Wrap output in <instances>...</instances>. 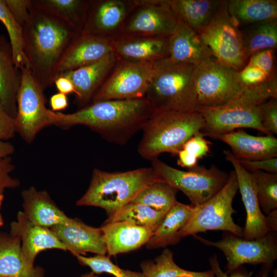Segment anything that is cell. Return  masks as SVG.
Here are the masks:
<instances>
[{
  "label": "cell",
  "instance_id": "cell-48",
  "mask_svg": "<svg viewBox=\"0 0 277 277\" xmlns=\"http://www.w3.org/2000/svg\"><path fill=\"white\" fill-rule=\"evenodd\" d=\"M54 84L60 93L66 95L75 92L74 87L71 81L63 75H58L55 80Z\"/></svg>",
  "mask_w": 277,
  "mask_h": 277
},
{
  "label": "cell",
  "instance_id": "cell-32",
  "mask_svg": "<svg viewBox=\"0 0 277 277\" xmlns=\"http://www.w3.org/2000/svg\"><path fill=\"white\" fill-rule=\"evenodd\" d=\"M247 57L277 46V19L263 22L240 28Z\"/></svg>",
  "mask_w": 277,
  "mask_h": 277
},
{
  "label": "cell",
  "instance_id": "cell-29",
  "mask_svg": "<svg viewBox=\"0 0 277 277\" xmlns=\"http://www.w3.org/2000/svg\"><path fill=\"white\" fill-rule=\"evenodd\" d=\"M178 19L199 34L211 22L219 0H167Z\"/></svg>",
  "mask_w": 277,
  "mask_h": 277
},
{
  "label": "cell",
  "instance_id": "cell-6",
  "mask_svg": "<svg viewBox=\"0 0 277 277\" xmlns=\"http://www.w3.org/2000/svg\"><path fill=\"white\" fill-rule=\"evenodd\" d=\"M195 67L173 62L168 57L154 62L145 98L156 110L196 111Z\"/></svg>",
  "mask_w": 277,
  "mask_h": 277
},
{
  "label": "cell",
  "instance_id": "cell-7",
  "mask_svg": "<svg viewBox=\"0 0 277 277\" xmlns=\"http://www.w3.org/2000/svg\"><path fill=\"white\" fill-rule=\"evenodd\" d=\"M239 190L236 174L231 171L224 186L204 204L194 207L190 219L179 232L182 239L209 230H223L243 237V228L236 224L232 215L233 200Z\"/></svg>",
  "mask_w": 277,
  "mask_h": 277
},
{
  "label": "cell",
  "instance_id": "cell-37",
  "mask_svg": "<svg viewBox=\"0 0 277 277\" xmlns=\"http://www.w3.org/2000/svg\"><path fill=\"white\" fill-rule=\"evenodd\" d=\"M260 208L268 215L277 209V173L250 172Z\"/></svg>",
  "mask_w": 277,
  "mask_h": 277
},
{
  "label": "cell",
  "instance_id": "cell-17",
  "mask_svg": "<svg viewBox=\"0 0 277 277\" xmlns=\"http://www.w3.org/2000/svg\"><path fill=\"white\" fill-rule=\"evenodd\" d=\"M10 233L21 239L23 258L30 266H34L36 256L42 251L48 249L66 251L50 228L33 224L22 211L18 212L16 220L11 223Z\"/></svg>",
  "mask_w": 277,
  "mask_h": 277
},
{
  "label": "cell",
  "instance_id": "cell-26",
  "mask_svg": "<svg viewBox=\"0 0 277 277\" xmlns=\"http://www.w3.org/2000/svg\"><path fill=\"white\" fill-rule=\"evenodd\" d=\"M0 277H45L40 266H30L24 260L19 237L0 232Z\"/></svg>",
  "mask_w": 277,
  "mask_h": 277
},
{
  "label": "cell",
  "instance_id": "cell-23",
  "mask_svg": "<svg viewBox=\"0 0 277 277\" xmlns=\"http://www.w3.org/2000/svg\"><path fill=\"white\" fill-rule=\"evenodd\" d=\"M100 228L109 257L140 248L146 244L153 233L148 228L127 222H105Z\"/></svg>",
  "mask_w": 277,
  "mask_h": 277
},
{
  "label": "cell",
  "instance_id": "cell-24",
  "mask_svg": "<svg viewBox=\"0 0 277 277\" xmlns=\"http://www.w3.org/2000/svg\"><path fill=\"white\" fill-rule=\"evenodd\" d=\"M179 21L177 28L169 37L168 58L174 62L196 66L214 58L200 35L180 20Z\"/></svg>",
  "mask_w": 277,
  "mask_h": 277
},
{
  "label": "cell",
  "instance_id": "cell-44",
  "mask_svg": "<svg viewBox=\"0 0 277 277\" xmlns=\"http://www.w3.org/2000/svg\"><path fill=\"white\" fill-rule=\"evenodd\" d=\"M14 168L10 156L0 159V193L3 194L6 189L19 186V180L10 175Z\"/></svg>",
  "mask_w": 277,
  "mask_h": 277
},
{
  "label": "cell",
  "instance_id": "cell-40",
  "mask_svg": "<svg viewBox=\"0 0 277 277\" xmlns=\"http://www.w3.org/2000/svg\"><path fill=\"white\" fill-rule=\"evenodd\" d=\"M276 76V73L269 75L259 68L246 65L238 72L240 83L245 87H254L261 86Z\"/></svg>",
  "mask_w": 277,
  "mask_h": 277
},
{
  "label": "cell",
  "instance_id": "cell-53",
  "mask_svg": "<svg viewBox=\"0 0 277 277\" xmlns=\"http://www.w3.org/2000/svg\"><path fill=\"white\" fill-rule=\"evenodd\" d=\"M3 199H4V194L2 193H0V208L2 205Z\"/></svg>",
  "mask_w": 277,
  "mask_h": 277
},
{
  "label": "cell",
  "instance_id": "cell-21",
  "mask_svg": "<svg viewBox=\"0 0 277 277\" xmlns=\"http://www.w3.org/2000/svg\"><path fill=\"white\" fill-rule=\"evenodd\" d=\"M118 60L112 53L98 61L59 75L67 77L72 83L77 106L82 108L88 105Z\"/></svg>",
  "mask_w": 277,
  "mask_h": 277
},
{
  "label": "cell",
  "instance_id": "cell-14",
  "mask_svg": "<svg viewBox=\"0 0 277 277\" xmlns=\"http://www.w3.org/2000/svg\"><path fill=\"white\" fill-rule=\"evenodd\" d=\"M179 22L167 1H134L117 34L170 37Z\"/></svg>",
  "mask_w": 277,
  "mask_h": 277
},
{
  "label": "cell",
  "instance_id": "cell-45",
  "mask_svg": "<svg viewBox=\"0 0 277 277\" xmlns=\"http://www.w3.org/2000/svg\"><path fill=\"white\" fill-rule=\"evenodd\" d=\"M8 9L22 27L28 20L32 7V0H4Z\"/></svg>",
  "mask_w": 277,
  "mask_h": 277
},
{
  "label": "cell",
  "instance_id": "cell-12",
  "mask_svg": "<svg viewBox=\"0 0 277 277\" xmlns=\"http://www.w3.org/2000/svg\"><path fill=\"white\" fill-rule=\"evenodd\" d=\"M273 232L260 238L246 240L224 231L222 238L215 242L196 234L192 236L203 244L216 247L224 253L227 261L225 272L228 274L245 264H273L277 259V239Z\"/></svg>",
  "mask_w": 277,
  "mask_h": 277
},
{
  "label": "cell",
  "instance_id": "cell-39",
  "mask_svg": "<svg viewBox=\"0 0 277 277\" xmlns=\"http://www.w3.org/2000/svg\"><path fill=\"white\" fill-rule=\"evenodd\" d=\"M75 256L81 265L89 267L94 274L107 273L115 277H145L142 272L121 268L113 264L107 255H96L86 257L77 255Z\"/></svg>",
  "mask_w": 277,
  "mask_h": 277
},
{
  "label": "cell",
  "instance_id": "cell-46",
  "mask_svg": "<svg viewBox=\"0 0 277 277\" xmlns=\"http://www.w3.org/2000/svg\"><path fill=\"white\" fill-rule=\"evenodd\" d=\"M241 165L251 171L265 170L269 173H277V157L258 161L239 160Z\"/></svg>",
  "mask_w": 277,
  "mask_h": 277
},
{
  "label": "cell",
  "instance_id": "cell-16",
  "mask_svg": "<svg viewBox=\"0 0 277 277\" xmlns=\"http://www.w3.org/2000/svg\"><path fill=\"white\" fill-rule=\"evenodd\" d=\"M225 159L234 168L236 174L239 190L245 207L246 219L243 228V238L253 240L262 238L269 232L266 223V217L263 213L259 204L250 172L245 169L229 150L224 151Z\"/></svg>",
  "mask_w": 277,
  "mask_h": 277
},
{
  "label": "cell",
  "instance_id": "cell-3",
  "mask_svg": "<svg viewBox=\"0 0 277 277\" xmlns=\"http://www.w3.org/2000/svg\"><path fill=\"white\" fill-rule=\"evenodd\" d=\"M277 98L276 77L257 87H245L242 93L224 106L200 109L205 125L201 131L211 137L238 128L255 129L268 135L261 124L262 104Z\"/></svg>",
  "mask_w": 277,
  "mask_h": 277
},
{
  "label": "cell",
  "instance_id": "cell-47",
  "mask_svg": "<svg viewBox=\"0 0 277 277\" xmlns=\"http://www.w3.org/2000/svg\"><path fill=\"white\" fill-rule=\"evenodd\" d=\"M16 133L14 118L0 104V139L6 141Z\"/></svg>",
  "mask_w": 277,
  "mask_h": 277
},
{
  "label": "cell",
  "instance_id": "cell-43",
  "mask_svg": "<svg viewBox=\"0 0 277 277\" xmlns=\"http://www.w3.org/2000/svg\"><path fill=\"white\" fill-rule=\"evenodd\" d=\"M247 65L256 67L269 75L276 73L274 50L264 49L253 54L249 58Z\"/></svg>",
  "mask_w": 277,
  "mask_h": 277
},
{
  "label": "cell",
  "instance_id": "cell-13",
  "mask_svg": "<svg viewBox=\"0 0 277 277\" xmlns=\"http://www.w3.org/2000/svg\"><path fill=\"white\" fill-rule=\"evenodd\" d=\"M154 62L120 60L92 98V102L145 98Z\"/></svg>",
  "mask_w": 277,
  "mask_h": 277
},
{
  "label": "cell",
  "instance_id": "cell-49",
  "mask_svg": "<svg viewBox=\"0 0 277 277\" xmlns=\"http://www.w3.org/2000/svg\"><path fill=\"white\" fill-rule=\"evenodd\" d=\"M50 104L53 112L65 109L68 106L66 95L60 92L52 95L50 98Z\"/></svg>",
  "mask_w": 277,
  "mask_h": 277
},
{
  "label": "cell",
  "instance_id": "cell-35",
  "mask_svg": "<svg viewBox=\"0 0 277 277\" xmlns=\"http://www.w3.org/2000/svg\"><path fill=\"white\" fill-rule=\"evenodd\" d=\"M165 214L144 204L130 202L123 206L114 215L108 217L105 222H127L154 232Z\"/></svg>",
  "mask_w": 277,
  "mask_h": 277
},
{
  "label": "cell",
  "instance_id": "cell-52",
  "mask_svg": "<svg viewBox=\"0 0 277 277\" xmlns=\"http://www.w3.org/2000/svg\"><path fill=\"white\" fill-rule=\"evenodd\" d=\"M80 277H96V276L93 273H90L89 274H86L84 275H82V276Z\"/></svg>",
  "mask_w": 277,
  "mask_h": 277
},
{
  "label": "cell",
  "instance_id": "cell-34",
  "mask_svg": "<svg viewBox=\"0 0 277 277\" xmlns=\"http://www.w3.org/2000/svg\"><path fill=\"white\" fill-rule=\"evenodd\" d=\"M178 191L162 181H156L145 187L131 202L144 204L166 213L177 202Z\"/></svg>",
  "mask_w": 277,
  "mask_h": 277
},
{
  "label": "cell",
  "instance_id": "cell-15",
  "mask_svg": "<svg viewBox=\"0 0 277 277\" xmlns=\"http://www.w3.org/2000/svg\"><path fill=\"white\" fill-rule=\"evenodd\" d=\"M134 4V1H90L82 34L112 37L117 34Z\"/></svg>",
  "mask_w": 277,
  "mask_h": 277
},
{
  "label": "cell",
  "instance_id": "cell-11",
  "mask_svg": "<svg viewBox=\"0 0 277 277\" xmlns=\"http://www.w3.org/2000/svg\"><path fill=\"white\" fill-rule=\"evenodd\" d=\"M199 34L221 64L237 71L247 65L248 58L241 31L227 11V1H221L213 19Z\"/></svg>",
  "mask_w": 277,
  "mask_h": 277
},
{
  "label": "cell",
  "instance_id": "cell-2",
  "mask_svg": "<svg viewBox=\"0 0 277 277\" xmlns=\"http://www.w3.org/2000/svg\"><path fill=\"white\" fill-rule=\"evenodd\" d=\"M23 28L24 51L29 69L44 90L54 84L65 52L80 33L33 6Z\"/></svg>",
  "mask_w": 277,
  "mask_h": 277
},
{
  "label": "cell",
  "instance_id": "cell-33",
  "mask_svg": "<svg viewBox=\"0 0 277 277\" xmlns=\"http://www.w3.org/2000/svg\"><path fill=\"white\" fill-rule=\"evenodd\" d=\"M140 267L145 277H215L211 269L193 271L182 268L174 262L173 252L168 248L153 260L143 261Z\"/></svg>",
  "mask_w": 277,
  "mask_h": 277
},
{
  "label": "cell",
  "instance_id": "cell-4",
  "mask_svg": "<svg viewBox=\"0 0 277 277\" xmlns=\"http://www.w3.org/2000/svg\"><path fill=\"white\" fill-rule=\"evenodd\" d=\"M205 125L198 111L156 110L142 128L137 151L145 159L152 161L162 153L177 154L184 144Z\"/></svg>",
  "mask_w": 277,
  "mask_h": 277
},
{
  "label": "cell",
  "instance_id": "cell-9",
  "mask_svg": "<svg viewBox=\"0 0 277 277\" xmlns=\"http://www.w3.org/2000/svg\"><path fill=\"white\" fill-rule=\"evenodd\" d=\"M151 164L161 181L181 190L195 207L204 204L217 193L226 184L229 176L214 165L209 169L196 165L183 171L157 159L151 161Z\"/></svg>",
  "mask_w": 277,
  "mask_h": 277
},
{
  "label": "cell",
  "instance_id": "cell-31",
  "mask_svg": "<svg viewBox=\"0 0 277 277\" xmlns=\"http://www.w3.org/2000/svg\"><path fill=\"white\" fill-rule=\"evenodd\" d=\"M90 1L32 0L33 7L62 20L81 33L87 19Z\"/></svg>",
  "mask_w": 277,
  "mask_h": 277
},
{
  "label": "cell",
  "instance_id": "cell-51",
  "mask_svg": "<svg viewBox=\"0 0 277 277\" xmlns=\"http://www.w3.org/2000/svg\"><path fill=\"white\" fill-rule=\"evenodd\" d=\"M266 223L271 231H277V209L273 210L266 216Z\"/></svg>",
  "mask_w": 277,
  "mask_h": 277
},
{
  "label": "cell",
  "instance_id": "cell-50",
  "mask_svg": "<svg viewBox=\"0 0 277 277\" xmlns=\"http://www.w3.org/2000/svg\"><path fill=\"white\" fill-rule=\"evenodd\" d=\"M15 151L14 146L0 139V159L10 156Z\"/></svg>",
  "mask_w": 277,
  "mask_h": 277
},
{
  "label": "cell",
  "instance_id": "cell-1",
  "mask_svg": "<svg viewBox=\"0 0 277 277\" xmlns=\"http://www.w3.org/2000/svg\"><path fill=\"white\" fill-rule=\"evenodd\" d=\"M156 109L146 98L93 102L75 112H56L53 125L62 129L83 125L107 141L123 145L145 124Z\"/></svg>",
  "mask_w": 277,
  "mask_h": 277
},
{
  "label": "cell",
  "instance_id": "cell-28",
  "mask_svg": "<svg viewBox=\"0 0 277 277\" xmlns=\"http://www.w3.org/2000/svg\"><path fill=\"white\" fill-rule=\"evenodd\" d=\"M195 206L177 202L165 214L156 230L146 243L148 249L165 248L175 245L181 240L179 232L190 219Z\"/></svg>",
  "mask_w": 277,
  "mask_h": 277
},
{
  "label": "cell",
  "instance_id": "cell-25",
  "mask_svg": "<svg viewBox=\"0 0 277 277\" xmlns=\"http://www.w3.org/2000/svg\"><path fill=\"white\" fill-rule=\"evenodd\" d=\"M23 211L33 224L46 228L71 221L51 199L48 193L30 187L22 192Z\"/></svg>",
  "mask_w": 277,
  "mask_h": 277
},
{
  "label": "cell",
  "instance_id": "cell-42",
  "mask_svg": "<svg viewBox=\"0 0 277 277\" xmlns=\"http://www.w3.org/2000/svg\"><path fill=\"white\" fill-rule=\"evenodd\" d=\"M209 262L211 270L214 273L215 277H250L251 275L242 266L227 274L221 268L216 254L209 258ZM272 265L273 264L263 265V267L261 268L258 277H269L268 274Z\"/></svg>",
  "mask_w": 277,
  "mask_h": 277
},
{
  "label": "cell",
  "instance_id": "cell-54",
  "mask_svg": "<svg viewBox=\"0 0 277 277\" xmlns=\"http://www.w3.org/2000/svg\"><path fill=\"white\" fill-rule=\"evenodd\" d=\"M4 224V220L2 215L0 214V227L3 226Z\"/></svg>",
  "mask_w": 277,
  "mask_h": 277
},
{
  "label": "cell",
  "instance_id": "cell-27",
  "mask_svg": "<svg viewBox=\"0 0 277 277\" xmlns=\"http://www.w3.org/2000/svg\"><path fill=\"white\" fill-rule=\"evenodd\" d=\"M21 77V71L14 63L10 44L0 35V104L14 118L17 112L16 98Z\"/></svg>",
  "mask_w": 277,
  "mask_h": 277
},
{
  "label": "cell",
  "instance_id": "cell-36",
  "mask_svg": "<svg viewBox=\"0 0 277 277\" xmlns=\"http://www.w3.org/2000/svg\"><path fill=\"white\" fill-rule=\"evenodd\" d=\"M0 21L8 32L16 68L19 70L22 67L29 69V64L24 51L23 28L13 16L4 0H0Z\"/></svg>",
  "mask_w": 277,
  "mask_h": 277
},
{
  "label": "cell",
  "instance_id": "cell-20",
  "mask_svg": "<svg viewBox=\"0 0 277 277\" xmlns=\"http://www.w3.org/2000/svg\"><path fill=\"white\" fill-rule=\"evenodd\" d=\"M50 229L65 246L66 250L76 256L87 252L106 255L107 248L100 228L87 225L77 219H72L65 224Z\"/></svg>",
  "mask_w": 277,
  "mask_h": 277
},
{
  "label": "cell",
  "instance_id": "cell-19",
  "mask_svg": "<svg viewBox=\"0 0 277 277\" xmlns=\"http://www.w3.org/2000/svg\"><path fill=\"white\" fill-rule=\"evenodd\" d=\"M112 53L110 37L80 33L65 52L58 67V76L98 61Z\"/></svg>",
  "mask_w": 277,
  "mask_h": 277
},
{
  "label": "cell",
  "instance_id": "cell-41",
  "mask_svg": "<svg viewBox=\"0 0 277 277\" xmlns=\"http://www.w3.org/2000/svg\"><path fill=\"white\" fill-rule=\"evenodd\" d=\"M261 124L268 135L277 134V98H272L261 105Z\"/></svg>",
  "mask_w": 277,
  "mask_h": 277
},
{
  "label": "cell",
  "instance_id": "cell-18",
  "mask_svg": "<svg viewBox=\"0 0 277 277\" xmlns=\"http://www.w3.org/2000/svg\"><path fill=\"white\" fill-rule=\"evenodd\" d=\"M110 37L120 60L154 62L168 56L169 37L119 34Z\"/></svg>",
  "mask_w": 277,
  "mask_h": 277
},
{
  "label": "cell",
  "instance_id": "cell-8",
  "mask_svg": "<svg viewBox=\"0 0 277 277\" xmlns=\"http://www.w3.org/2000/svg\"><path fill=\"white\" fill-rule=\"evenodd\" d=\"M238 72L214 57L195 66L193 82L196 110L224 106L240 95L245 87L239 80Z\"/></svg>",
  "mask_w": 277,
  "mask_h": 277
},
{
  "label": "cell",
  "instance_id": "cell-22",
  "mask_svg": "<svg viewBox=\"0 0 277 277\" xmlns=\"http://www.w3.org/2000/svg\"><path fill=\"white\" fill-rule=\"evenodd\" d=\"M211 138L229 145L238 160L258 161L277 157V138L273 135L253 136L239 130Z\"/></svg>",
  "mask_w": 277,
  "mask_h": 277
},
{
  "label": "cell",
  "instance_id": "cell-30",
  "mask_svg": "<svg viewBox=\"0 0 277 277\" xmlns=\"http://www.w3.org/2000/svg\"><path fill=\"white\" fill-rule=\"evenodd\" d=\"M227 11L238 28L277 19L275 0L227 1Z\"/></svg>",
  "mask_w": 277,
  "mask_h": 277
},
{
  "label": "cell",
  "instance_id": "cell-5",
  "mask_svg": "<svg viewBox=\"0 0 277 277\" xmlns=\"http://www.w3.org/2000/svg\"><path fill=\"white\" fill-rule=\"evenodd\" d=\"M156 181L161 180L152 167L113 173L95 168L87 190L76 204L101 208L110 217Z\"/></svg>",
  "mask_w": 277,
  "mask_h": 277
},
{
  "label": "cell",
  "instance_id": "cell-10",
  "mask_svg": "<svg viewBox=\"0 0 277 277\" xmlns=\"http://www.w3.org/2000/svg\"><path fill=\"white\" fill-rule=\"evenodd\" d=\"M14 118L16 133L27 143H32L44 128L54 125L56 112L45 105L44 90L30 70L22 67Z\"/></svg>",
  "mask_w": 277,
  "mask_h": 277
},
{
  "label": "cell",
  "instance_id": "cell-38",
  "mask_svg": "<svg viewBox=\"0 0 277 277\" xmlns=\"http://www.w3.org/2000/svg\"><path fill=\"white\" fill-rule=\"evenodd\" d=\"M204 134L197 132L190 137L177 153V164L182 167L192 168L197 165V162L210 151L209 142Z\"/></svg>",
  "mask_w": 277,
  "mask_h": 277
}]
</instances>
